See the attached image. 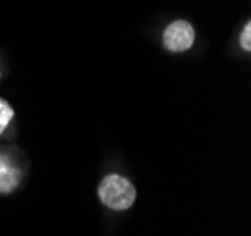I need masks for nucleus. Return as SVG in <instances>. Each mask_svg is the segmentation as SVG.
I'll use <instances>...</instances> for the list:
<instances>
[{"instance_id":"20e7f679","label":"nucleus","mask_w":251,"mask_h":236,"mask_svg":"<svg viewBox=\"0 0 251 236\" xmlns=\"http://www.w3.org/2000/svg\"><path fill=\"white\" fill-rule=\"evenodd\" d=\"M11 118H13V109H11V105L0 98V135L4 133V130H6L8 124L11 122Z\"/></svg>"},{"instance_id":"39448f33","label":"nucleus","mask_w":251,"mask_h":236,"mask_svg":"<svg viewBox=\"0 0 251 236\" xmlns=\"http://www.w3.org/2000/svg\"><path fill=\"white\" fill-rule=\"evenodd\" d=\"M240 43L246 51H251V23H246V26H244L240 36Z\"/></svg>"},{"instance_id":"7ed1b4c3","label":"nucleus","mask_w":251,"mask_h":236,"mask_svg":"<svg viewBox=\"0 0 251 236\" xmlns=\"http://www.w3.org/2000/svg\"><path fill=\"white\" fill-rule=\"evenodd\" d=\"M21 182V173L6 156L0 154V193H11Z\"/></svg>"},{"instance_id":"f257e3e1","label":"nucleus","mask_w":251,"mask_h":236,"mask_svg":"<svg viewBox=\"0 0 251 236\" xmlns=\"http://www.w3.org/2000/svg\"><path fill=\"white\" fill-rule=\"evenodd\" d=\"M98 193L105 206H109L113 210H127L135 203L137 189L124 176L109 175L101 180Z\"/></svg>"},{"instance_id":"f03ea898","label":"nucleus","mask_w":251,"mask_h":236,"mask_svg":"<svg viewBox=\"0 0 251 236\" xmlns=\"http://www.w3.org/2000/svg\"><path fill=\"white\" fill-rule=\"evenodd\" d=\"M193 41H195V30L188 21H173L163 32V43L173 52L188 51Z\"/></svg>"}]
</instances>
